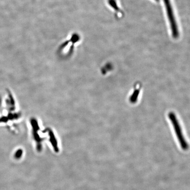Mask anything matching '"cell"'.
<instances>
[{"label":"cell","instance_id":"obj_1","mask_svg":"<svg viewBox=\"0 0 190 190\" xmlns=\"http://www.w3.org/2000/svg\"><path fill=\"white\" fill-rule=\"evenodd\" d=\"M173 124L176 135H177V137L180 143L182 148L185 151L188 150V148H189V145L184 139V137L182 133L181 130L177 122L176 123H173Z\"/></svg>","mask_w":190,"mask_h":190}]
</instances>
